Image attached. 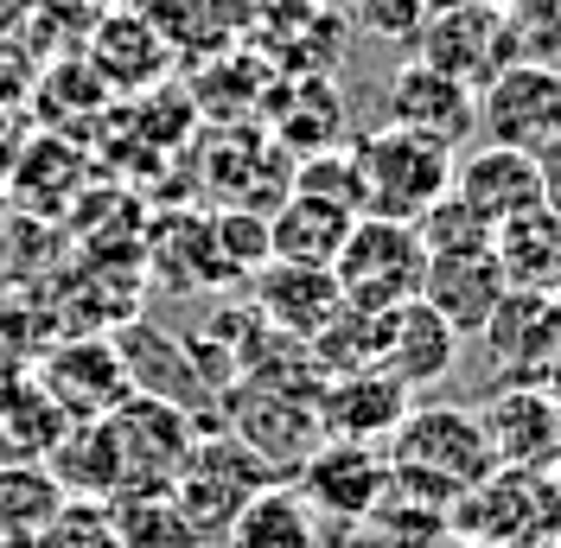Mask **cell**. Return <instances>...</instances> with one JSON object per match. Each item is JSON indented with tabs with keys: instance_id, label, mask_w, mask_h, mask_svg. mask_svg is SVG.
<instances>
[{
	"instance_id": "6da1fadb",
	"label": "cell",
	"mask_w": 561,
	"mask_h": 548,
	"mask_svg": "<svg viewBox=\"0 0 561 548\" xmlns=\"http://www.w3.org/2000/svg\"><path fill=\"white\" fill-rule=\"evenodd\" d=\"M383 453H389L396 491H415L421 504H434V511H454L459 498H472L497 472L479 414L454 409V402L409 409L396 421V434L383 441Z\"/></svg>"
},
{
	"instance_id": "7a4b0ae2",
	"label": "cell",
	"mask_w": 561,
	"mask_h": 548,
	"mask_svg": "<svg viewBox=\"0 0 561 548\" xmlns=\"http://www.w3.org/2000/svg\"><path fill=\"white\" fill-rule=\"evenodd\" d=\"M357 167H364V217L389 224H415L421 210H434L454 192V147L415 135V128H377L357 140Z\"/></svg>"
},
{
	"instance_id": "3957f363",
	"label": "cell",
	"mask_w": 561,
	"mask_h": 548,
	"mask_svg": "<svg viewBox=\"0 0 561 548\" xmlns=\"http://www.w3.org/2000/svg\"><path fill=\"white\" fill-rule=\"evenodd\" d=\"M454 536L479 548H549L561 543L556 472H491L472 498L454 504Z\"/></svg>"
},
{
	"instance_id": "277c9868",
	"label": "cell",
	"mask_w": 561,
	"mask_h": 548,
	"mask_svg": "<svg viewBox=\"0 0 561 548\" xmlns=\"http://www.w3.org/2000/svg\"><path fill=\"white\" fill-rule=\"evenodd\" d=\"M472 109H479V135L491 147H517V153H536V160L561 153V70L556 65H529V58L497 65L472 90Z\"/></svg>"
},
{
	"instance_id": "5b68a950",
	"label": "cell",
	"mask_w": 561,
	"mask_h": 548,
	"mask_svg": "<svg viewBox=\"0 0 561 548\" xmlns=\"http://www.w3.org/2000/svg\"><path fill=\"white\" fill-rule=\"evenodd\" d=\"M332 281L357 312H389L402 300H421L427 281V249H421L415 224H389V217H357L345 249L332 262Z\"/></svg>"
},
{
	"instance_id": "8992f818",
	"label": "cell",
	"mask_w": 561,
	"mask_h": 548,
	"mask_svg": "<svg viewBox=\"0 0 561 548\" xmlns=\"http://www.w3.org/2000/svg\"><path fill=\"white\" fill-rule=\"evenodd\" d=\"M103 434H108V453H115V498L173 491L179 466L192 453V414L173 409V402H153V396H128L122 409L103 414Z\"/></svg>"
},
{
	"instance_id": "52a82bcc",
	"label": "cell",
	"mask_w": 561,
	"mask_h": 548,
	"mask_svg": "<svg viewBox=\"0 0 561 548\" xmlns=\"http://www.w3.org/2000/svg\"><path fill=\"white\" fill-rule=\"evenodd\" d=\"M268 479H275V472H268L237 434L192 441V453H185V466H179V479H173V504H179V516L192 523L198 543H224L230 516L243 511Z\"/></svg>"
},
{
	"instance_id": "ba28073f",
	"label": "cell",
	"mask_w": 561,
	"mask_h": 548,
	"mask_svg": "<svg viewBox=\"0 0 561 548\" xmlns=\"http://www.w3.org/2000/svg\"><path fill=\"white\" fill-rule=\"evenodd\" d=\"M472 414L485 427L497 472H556L561 466V414L542 383H497Z\"/></svg>"
},
{
	"instance_id": "9c48e42d",
	"label": "cell",
	"mask_w": 561,
	"mask_h": 548,
	"mask_svg": "<svg viewBox=\"0 0 561 548\" xmlns=\"http://www.w3.org/2000/svg\"><path fill=\"white\" fill-rule=\"evenodd\" d=\"M389 453L370 441H319L313 459L300 466V498L313 516L332 523H370L389 498Z\"/></svg>"
},
{
	"instance_id": "30bf717a",
	"label": "cell",
	"mask_w": 561,
	"mask_h": 548,
	"mask_svg": "<svg viewBox=\"0 0 561 548\" xmlns=\"http://www.w3.org/2000/svg\"><path fill=\"white\" fill-rule=\"evenodd\" d=\"M459 332L427 307V300H402L389 312H370V370L402 389H427L454 370Z\"/></svg>"
},
{
	"instance_id": "8fae6325",
	"label": "cell",
	"mask_w": 561,
	"mask_h": 548,
	"mask_svg": "<svg viewBox=\"0 0 561 548\" xmlns=\"http://www.w3.org/2000/svg\"><path fill=\"white\" fill-rule=\"evenodd\" d=\"M454 198L472 205L497 230V224H511V217H524L536 205H556V179H549V160L485 140L466 160H454Z\"/></svg>"
},
{
	"instance_id": "7c38bea8",
	"label": "cell",
	"mask_w": 561,
	"mask_h": 548,
	"mask_svg": "<svg viewBox=\"0 0 561 548\" xmlns=\"http://www.w3.org/2000/svg\"><path fill=\"white\" fill-rule=\"evenodd\" d=\"M497 357L504 383H542L561 364V294H504L479 332Z\"/></svg>"
},
{
	"instance_id": "4fadbf2b",
	"label": "cell",
	"mask_w": 561,
	"mask_h": 548,
	"mask_svg": "<svg viewBox=\"0 0 561 548\" xmlns=\"http://www.w3.org/2000/svg\"><path fill=\"white\" fill-rule=\"evenodd\" d=\"M383 122L389 128H415V135L454 147L459 135L479 128V109H472V83H459L447 70H434L427 58L402 65L383 83Z\"/></svg>"
},
{
	"instance_id": "5bb4252c",
	"label": "cell",
	"mask_w": 561,
	"mask_h": 548,
	"mask_svg": "<svg viewBox=\"0 0 561 548\" xmlns=\"http://www.w3.org/2000/svg\"><path fill=\"white\" fill-rule=\"evenodd\" d=\"M38 396L65 414V421H103L108 409H122V402H128V370H122V351H115V344H96V339L65 344V351L45 364Z\"/></svg>"
},
{
	"instance_id": "9a60e30c",
	"label": "cell",
	"mask_w": 561,
	"mask_h": 548,
	"mask_svg": "<svg viewBox=\"0 0 561 548\" xmlns=\"http://www.w3.org/2000/svg\"><path fill=\"white\" fill-rule=\"evenodd\" d=\"M504 294L511 287H504V269H497V249H479V255H427L421 300L440 312L459 339H479Z\"/></svg>"
},
{
	"instance_id": "2e32d148",
	"label": "cell",
	"mask_w": 561,
	"mask_h": 548,
	"mask_svg": "<svg viewBox=\"0 0 561 548\" xmlns=\"http://www.w3.org/2000/svg\"><path fill=\"white\" fill-rule=\"evenodd\" d=\"M421 33L427 38V65L447 70V77H459V83H485L497 65H511V38H504V13H491V7H479V0H466V7H447V13H434Z\"/></svg>"
},
{
	"instance_id": "e0dca14e",
	"label": "cell",
	"mask_w": 561,
	"mask_h": 548,
	"mask_svg": "<svg viewBox=\"0 0 561 548\" xmlns=\"http://www.w3.org/2000/svg\"><path fill=\"white\" fill-rule=\"evenodd\" d=\"M409 414V389L377 377V370H351V377L319 389V427L325 441H370L383 446L396 434V421Z\"/></svg>"
},
{
	"instance_id": "ac0fdd59",
	"label": "cell",
	"mask_w": 561,
	"mask_h": 548,
	"mask_svg": "<svg viewBox=\"0 0 561 548\" xmlns=\"http://www.w3.org/2000/svg\"><path fill=\"white\" fill-rule=\"evenodd\" d=\"M497 269L517 294H561V205H536L497 224Z\"/></svg>"
},
{
	"instance_id": "d6986e66",
	"label": "cell",
	"mask_w": 561,
	"mask_h": 548,
	"mask_svg": "<svg viewBox=\"0 0 561 548\" xmlns=\"http://www.w3.org/2000/svg\"><path fill=\"white\" fill-rule=\"evenodd\" d=\"M351 224H357L351 210L325 205V198H307V192H287V205L268 217V255L294 262V269H332L351 237Z\"/></svg>"
},
{
	"instance_id": "ffe728a7",
	"label": "cell",
	"mask_w": 561,
	"mask_h": 548,
	"mask_svg": "<svg viewBox=\"0 0 561 548\" xmlns=\"http://www.w3.org/2000/svg\"><path fill=\"white\" fill-rule=\"evenodd\" d=\"M339 307H345V294H339L332 269H294V262H268L262 269V319L275 332H287V339L307 344Z\"/></svg>"
},
{
	"instance_id": "44dd1931",
	"label": "cell",
	"mask_w": 561,
	"mask_h": 548,
	"mask_svg": "<svg viewBox=\"0 0 561 548\" xmlns=\"http://www.w3.org/2000/svg\"><path fill=\"white\" fill-rule=\"evenodd\" d=\"M224 548H319V516L300 498V484L268 479L243 511L230 516Z\"/></svg>"
},
{
	"instance_id": "7402d4cb",
	"label": "cell",
	"mask_w": 561,
	"mask_h": 548,
	"mask_svg": "<svg viewBox=\"0 0 561 548\" xmlns=\"http://www.w3.org/2000/svg\"><path fill=\"white\" fill-rule=\"evenodd\" d=\"M65 504L70 498L65 484L51 479V466H33V459L0 466V543H33Z\"/></svg>"
},
{
	"instance_id": "603a6c76",
	"label": "cell",
	"mask_w": 561,
	"mask_h": 548,
	"mask_svg": "<svg viewBox=\"0 0 561 548\" xmlns=\"http://www.w3.org/2000/svg\"><path fill=\"white\" fill-rule=\"evenodd\" d=\"M108 523L122 548H205L192 536V523L179 516L173 491H128L108 504Z\"/></svg>"
},
{
	"instance_id": "cb8c5ba5",
	"label": "cell",
	"mask_w": 561,
	"mask_h": 548,
	"mask_svg": "<svg viewBox=\"0 0 561 548\" xmlns=\"http://www.w3.org/2000/svg\"><path fill=\"white\" fill-rule=\"evenodd\" d=\"M294 192L325 198V205L364 217V167H357V147H325V153H307L300 172H294Z\"/></svg>"
},
{
	"instance_id": "d4e9b609",
	"label": "cell",
	"mask_w": 561,
	"mask_h": 548,
	"mask_svg": "<svg viewBox=\"0 0 561 548\" xmlns=\"http://www.w3.org/2000/svg\"><path fill=\"white\" fill-rule=\"evenodd\" d=\"M415 237H421L427 255H479V249L497 242V230H491L472 205H459L454 192H447L434 210H421V217H415Z\"/></svg>"
},
{
	"instance_id": "484cf974",
	"label": "cell",
	"mask_w": 561,
	"mask_h": 548,
	"mask_svg": "<svg viewBox=\"0 0 561 548\" xmlns=\"http://www.w3.org/2000/svg\"><path fill=\"white\" fill-rule=\"evenodd\" d=\"M26 548H122V543H115L108 504H83V498H70L65 511L51 516Z\"/></svg>"
},
{
	"instance_id": "4316f807",
	"label": "cell",
	"mask_w": 561,
	"mask_h": 548,
	"mask_svg": "<svg viewBox=\"0 0 561 548\" xmlns=\"http://www.w3.org/2000/svg\"><path fill=\"white\" fill-rule=\"evenodd\" d=\"M364 26L377 38H389V45H409L427 26V7L421 0H364Z\"/></svg>"
},
{
	"instance_id": "83f0119b",
	"label": "cell",
	"mask_w": 561,
	"mask_h": 548,
	"mask_svg": "<svg viewBox=\"0 0 561 548\" xmlns=\"http://www.w3.org/2000/svg\"><path fill=\"white\" fill-rule=\"evenodd\" d=\"M542 389H549V402H556V414H561V364L549 370V377H542Z\"/></svg>"
},
{
	"instance_id": "f1b7e54d",
	"label": "cell",
	"mask_w": 561,
	"mask_h": 548,
	"mask_svg": "<svg viewBox=\"0 0 561 548\" xmlns=\"http://www.w3.org/2000/svg\"><path fill=\"white\" fill-rule=\"evenodd\" d=\"M20 7H26V0H0V20H13V13H20Z\"/></svg>"
},
{
	"instance_id": "f546056e",
	"label": "cell",
	"mask_w": 561,
	"mask_h": 548,
	"mask_svg": "<svg viewBox=\"0 0 561 548\" xmlns=\"http://www.w3.org/2000/svg\"><path fill=\"white\" fill-rule=\"evenodd\" d=\"M454 548H479V543H459V536H454Z\"/></svg>"
},
{
	"instance_id": "4dcf8cb0",
	"label": "cell",
	"mask_w": 561,
	"mask_h": 548,
	"mask_svg": "<svg viewBox=\"0 0 561 548\" xmlns=\"http://www.w3.org/2000/svg\"><path fill=\"white\" fill-rule=\"evenodd\" d=\"M205 548H224V543H205Z\"/></svg>"
},
{
	"instance_id": "1f68e13d",
	"label": "cell",
	"mask_w": 561,
	"mask_h": 548,
	"mask_svg": "<svg viewBox=\"0 0 561 548\" xmlns=\"http://www.w3.org/2000/svg\"><path fill=\"white\" fill-rule=\"evenodd\" d=\"M556 484H561V466H556Z\"/></svg>"
}]
</instances>
